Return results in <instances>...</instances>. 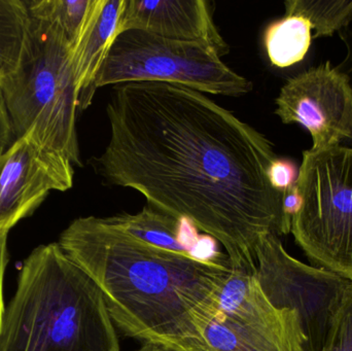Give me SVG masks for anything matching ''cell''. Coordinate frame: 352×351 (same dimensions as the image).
I'll return each mask as SVG.
<instances>
[{
  "instance_id": "1",
  "label": "cell",
  "mask_w": 352,
  "mask_h": 351,
  "mask_svg": "<svg viewBox=\"0 0 352 351\" xmlns=\"http://www.w3.org/2000/svg\"><path fill=\"white\" fill-rule=\"evenodd\" d=\"M109 139L89 162L104 183L135 190L148 205L221 243L232 267L256 272V249L287 235L285 194L269 168L264 134L203 93L180 84H117L107 106Z\"/></svg>"
},
{
  "instance_id": "2",
  "label": "cell",
  "mask_w": 352,
  "mask_h": 351,
  "mask_svg": "<svg viewBox=\"0 0 352 351\" xmlns=\"http://www.w3.org/2000/svg\"><path fill=\"white\" fill-rule=\"evenodd\" d=\"M57 243L97 284L126 336L167 351H210L205 334L232 273L227 255L165 251L96 216L74 220Z\"/></svg>"
},
{
  "instance_id": "3",
  "label": "cell",
  "mask_w": 352,
  "mask_h": 351,
  "mask_svg": "<svg viewBox=\"0 0 352 351\" xmlns=\"http://www.w3.org/2000/svg\"><path fill=\"white\" fill-rule=\"evenodd\" d=\"M2 351H121L102 293L57 242L25 259L4 310Z\"/></svg>"
},
{
  "instance_id": "4",
  "label": "cell",
  "mask_w": 352,
  "mask_h": 351,
  "mask_svg": "<svg viewBox=\"0 0 352 351\" xmlns=\"http://www.w3.org/2000/svg\"><path fill=\"white\" fill-rule=\"evenodd\" d=\"M72 51L57 26L29 16L20 61L0 84L16 139L31 133L47 150L82 166Z\"/></svg>"
},
{
  "instance_id": "5",
  "label": "cell",
  "mask_w": 352,
  "mask_h": 351,
  "mask_svg": "<svg viewBox=\"0 0 352 351\" xmlns=\"http://www.w3.org/2000/svg\"><path fill=\"white\" fill-rule=\"evenodd\" d=\"M136 82H169L230 97L252 91V82L223 63L210 45L131 29L113 39L91 87L89 104L101 87Z\"/></svg>"
},
{
  "instance_id": "6",
  "label": "cell",
  "mask_w": 352,
  "mask_h": 351,
  "mask_svg": "<svg viewBox=\"0 0 352 351\" xmlns=\"http://www.w3.org/2000/svg\"><path fill=\"white\" fill-rule=\"evenodd\" d=\"M297 187L296 242L316 267L352 280V146L305 150Z\"/></svg>"
},
{
  "instance_id": "7",
  "label": "cell",
  "mask_w": 352,
  "mask_h": 351,
  "mask_svg": "<svg viewBox=\"0 0 352 351\" xmlns=\"http://www.w3.org/2000/svg\"><path fill=\"white\" fill-rule=\"evenodd\" d=\"M256 260L254 275L271 304L299 315L306 338L304 351L322 350L351 280L298 261L274 234L260 241Z\"/></svg>"
},
{
  "instance_id": "8",
  "label": "cell",
  "mask_w": 352,
  "mask_h": 351,
  "mask_svg": "<svg viewBox=\"0 0 352 351\" xmlns=\"http://www.w3.org/2000/svg\"><path fill=\"white\" fill-rule=\"evenodd\" d=\"M210 351H304L299 315L277 309L254 272L232 268L219 308L205 334Z\"/></svg>"
},
{
  "instance_id": "9",
  "label": "cell",
  "mask_w": 352,
  "mask_h": 351,
  "mask_svg": "<svg viewBox=\"0 0 352 351\" xmlns=\"http://www.w3.org/2000/svg\"><path fill=\"white\" fill-rule=\"evenodd\" d=\"M275 103L283 124L297 123L308 130L311 150L352 139L351 78L330 61L289 78Z\"/></svg>"
},
{
  "instance_id": "10",
  "label": "cell",
  "mask_w": 352,
  "mask_h": 351,
  "mask_svg": "<svg viewBox=\"0 0 352 351\" xmlns=\"http://www.w3.org/2000/svg\"><path fill=\"white\" fill-rule=\"evenodd\" d=\"M74 164L27 133L0 155V233L29 218L52 191L74 185Z\"/></svg>"
},
{
  "instance_id": "11",
  "label": "cell",
  "mask_w": 352,
  "mask_h": 351,
  "mask_svg": "<svg viewBox=\"0 0 352 351\" xmlns=\"http://www.w3.org/2000/svg\"><path fill=\"white\" fill-rule=\"evenodd\" d=\"M131 29L165 38L206 43L221 57L229 53L206 0H125L118 35Z\"/></svg>"
},
{
  "instance_id": "12",
  "label": "cell",
  "mask_w": 352,
  "mask_h": 351,
  "mask_svg": "<svg viewBox=\"0 0 352 351\" xmlns=\"http://www.w3.org/2000/svg\"><path fill=\"white\" fill-rule=\"evenodd\" d=\"M107 218L123 232L158 249L201 260L221 259L225 256L214 251V239L207 235L199 236L192 223L173 218L148 204L138 214H122Z\"/></svg>"
},
{
  "instance_id": "13",
  "label": "cell",
  "mask_w": 352,
  "mask_h": 351,
  "mask_svg": "<svg viewBox=\"0 0 352 351\" xmlns=\"http://www.w3.org/2000/svg\"><path fill=\"white\" fill-rule=\"evenodd\" d=\"M125 0H96L92 14L72 51V65L78 95V109L89 106L93 82L118 35Z\"/></svg>"
},
{
  "instance_id": "14",
  "label": "cell",
  "mask_w": 352,
  "mask_h": 351,
  "mask_svg": "<svg viewBox=\"0 0 352 351\" xmlns=\"http://www.w3.org/2000/svg\"><path fill=\"white\" fill-rule=\"evenodd\" d=\"M285 5V16L271 23L264 33L269 61L278 68H289L303 61L316 38V26L298 0H287Z\"/></svg>"
},
{
  "instance_id": "15",
  "label": "cell",
  "mask_w": 352,
  "mask_h": 351,
  "mask_svg": "<svg viewBox=\"0 0 352 351\" xmlns=\"http://www.w3.org/2000/svg\"><path fill=\"white\" fill-rule=\"evenodd\" d=\"M25 4L30 18L57 26L74 49L96 0H25Z\"/></svg>"
},
{
  "instance_id": "16",
  "label": "cell",
  "mask_w": 352,
  "mask_h": 351,
  "mask_svg": "<svg viewBox=\"0 0 352 351\" xmlns=\"http://www.w3.org/2000/svg\"><path fill=\"white\" fill-rule=\"evenodd\" d=\"M28 24L25 0H0V78L16 70Z\"/></svg>"
},
{
  "instance_id": "17",
  "label": "cell",
  "mask_w": 352,
  "mask_h": 351,
  "mask_svg": "<svg viewBox=\"0 0 352 351\" xmlns=\"http://www.w3.org/2000/svg\"><path fill=\"white\" fill-rule=\"evenodd\" d=\"M320 351H352V280Z\"/></svg>"
},
{
  "instance_id": "18",
  "label": "cell",
  "mask_w": 352,
  "mask_h": 351,
  "mask_svg": "<svg viewBox=\"0 0 352 351\" xmlns=\"http://www.w3.org/2000/svg\"><path fill=\"white\" fill-rule=\"evenodd\" d=\"M268 175L272 187L285 194L297 185L299 170L291 161L278 158L271 165Z\"/></svg>"
},
{
  "instance_id": "19",
  "label": "cell",
  "mask_w": 352,
  "mask_h": 351,
  "mask_svg": "<svg viewBox=\"0 0 352 351\" xmlns=\"http://www.w3.org/2000/svg\"><path fill=\"white\" fill-rule=\"evenodd\" d=\"M14 140L16 137H14L12 119H10L3 91L0 84V155L3 154L14 144Z\"/></svg>"
},
{
  "instance_id": "20",
  "label": "cell",
  "mask_w": 352,
  "mask_h": 351,
  "mask_svg": "<svg viewBox=\"0 0 352 351\" xmlns=\"http://www.w3.org/2000/svg\"><path fill=\"white\" fill-rule=\"evenodd\" d=\"M8 233H0V351H2V321H3L6 303H4V276L8 264Z\"/></svg>"
},
{
  "instance_id": "21",
  "label": "cell",
  "mask_w": 352,
  "mask_h": 351,
  "mask_svg": "<svg viewBox=\"0 0 352 351\" xmlns=\"http://www.w3.org/2000/svg\"><path fill=\"white\" fill-rule=\"evenodd\" d=\"M338 33L340 34L341 38L343 39L347 47L346 58H345L344 62H343L340 66H338V68L341 71L344 72V73H346L347 76H349L352 87V28H349V26L347 28L339 31ZM341 146H342V144H341ZM343 146H352V139L349 140L346 144H343Z\"/></svg>"
},
{
  "instance_id": "22",
  "label": "cell",
  "mask_w": 352,
  "mask_h": 351,
  "mask_svg": "<svg viewBox=\"0 0 352 351\" xmlns=\"http://www.w3.org/2000/svg\"><path fill=\"white\" fill-rule=\"evenodd\" d=\"M134 351H167L163 350V348H159V346H152V344H144V346L140 348V350Z\"/></svg>"
}]
</instances>
